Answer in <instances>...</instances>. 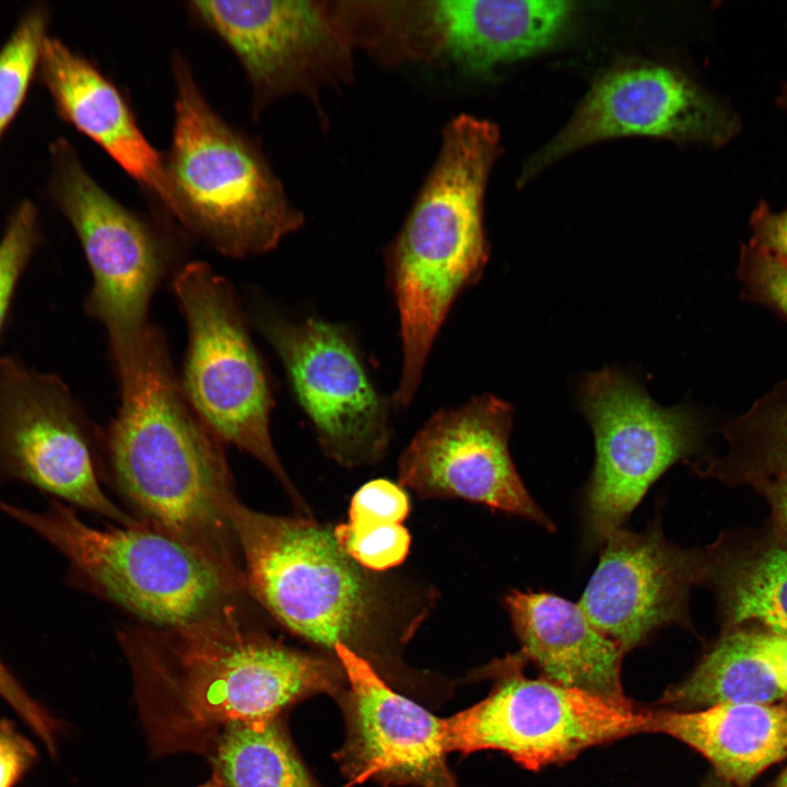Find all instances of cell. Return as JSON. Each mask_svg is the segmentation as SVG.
Wrapping results in <instances>:
<instances>
[{
    "label": "cell",
    "instance_id": "cell-1",
    "mask_svg": "<svg viewBox=\"0 0 787 787\" xmlns=\"http://www.w3.org/2000/svg\"><path fill=\"white\" fill-rule=\"evenodd\" d=\"M136 693L157 752L203 753L225 727L279 717L334 691L341 663L284 645L245 616L242 602L176 627L121 631Z\"/></svg>",
    "mask_w": 787,
    "mask_h": 787
},
{
    "label": "cell",
    "instance_id": "cell-2",
    "mask_svg": "<svg viewBox=\"0 0 787 787\" xmlns=\"http://www.w3.org/2000/svg\"><path fill=\"white\" fill-rule=\"evenodd\" d=\"M114 356L121 406L107 450L119 491L140 520L190 544L244 584L227 461L177 384L164 342L150 328Z\"/></svg>",
    "mask_w": 787,
    "mask_h": 787
},
{
    "label": "cell",
    "instance_id": "cell-3",
    "mask_svg": "<svg viewBox=\"0 0 787 787\" xmlns=\"http://www.w3.org/2000/svg\"><path fill=\"white\" fill-rule=\"evenodd\" d=\"M500 149L498 131L489 121L461 115L448 124L436 163L387 250L401 343L392 398L398 409L412 403L454 303L488 262L483 197Z\"/></svg>",
    "mask_w": 787,
    "mask_h": 787
},
{
    "label": "cell",
    "instance_id": "cell-4",
    "mask_svg": "<svg viewBox=\"0 0 787 787\" xmlns=\"http://www.w3.org/2000/svg\"><path fill=\"white\" fill-rule=\"evenodd\" d=\"M172 141L164 156L180 225L221 254H265L303 223L257 143L228 124L199 87L186 57L172 58Z\"/></svg>",
    "mask_w": 787,
    "mask_h": 787
},
{
    "label": "cell",
    "instance_id": "cell-5",
    "mask_svg": "<svg viewBox=\"0 0 787 787\" xmlns=\"http://www.w3.org/2000/svg\"><path fill=\"white\" fill-rule=\"evenodd\" d=\"M245 592L291 633L334 651L362 646L399 619L396 596L308 517L231 506Z\"/></svg>",
    "mask_w": 787,
    "mask_h": 787
},
{
    "label": "cell",
    "instance_id": "cell-6",
    "mask_svg": "<svg viewBox=\"0 0 787 787\" xmlns=\"http://www.w3.org/2000/svg\"><path fill=\"white\" fill-rule=\"evenodd\" d=\"M0 512L42 536L71 577L153 627H176L242 602L243 583L203 553L145 521L106 529L54 500L32 512L0 500Z\"/></svg>",
    "mask_w": 787,
    "mask_h": 787
},
{
    "label": "cell",
    "instance_id": "cell-7",
    "mask_svg": "<svg viewBox=\"0 0 787 787\" xmlns=\"http://www.w3.org/2000/svg\"><path fill=\"white\" fill-rule=\"evenodd\" d=\"M174 289L189 332L181 387L188 403L220 442L260 461L306 512L271 439L272 393L235 294L203 262L186 265Z\"/></svg>",
    "mask_w": 787,
    "mask_h": 787
},
{
    "label": "cell",
    "instance_id": "cell-8",
    "mask_svg": "<svg viewBox=\"0 0 787 787\" xmlns=\"http://www.w3.org/2000/svg\"><path fill=\"white\" fill-rule=\"evenodd\" d=\"M524 659L508 656L495 663L500 678L491 693L445 719L448 752L498 750L537 771L588 748L651 731L653 710L544 677L529 679L520 670Z\"/></svg>",
    "mask_w": 787,
    "mask_h": 787
},
{
    "label": "cell",
    "instance_id": "cell-9",
    "mask_svg": "<svg viewBox=\"0 0 787 787\" xmlns=\"http://www.w3.org/2000/svg\"><path fill=\"white\" fill-rule=\"evenodd\" d=\"M580 406L595 438L596 459L584 497L585 544L591 550L623 527L650 485L693 455L700 426L684 407L662 408L624 373H589Z\"/></svg>",
    "mask_w": 787,
    "mask_h": 787
},
{
    "label": "cell",
    "instance_id": "cell-10",
    "mask_svg": "<svg viewBox=\"0 0 787 787\" xmlns=\"http://www.w3.org/2000/svg\"><path fill=\"white\" fill-rule=\"evenodd\" d=\"M49 190L73 227L93 275L87 308L106 328L111 349L141 339L149 302L163 271V246L134 211L108 193L63 138L49 148Z\"/></svg>",
    "mask_w": 787,
    "mask_h": 787
},
{
    "label": "cell",
    "instance_id": "cell-11",
    "mask_svg": "<svg viewBox=\"0 0 787 787\" xmlns=\"http://www.w3.org/2000/svg\"><path fill=\"white\" fill-rule=\"evenodd\" d=\"M291 389L325 454L340 465L375 463L391 438L390 404L374 384L348 326L261 315Z\"/></svg>",
    "mask_w": 787,
    "mask_h": 787
},
{
    "label": "cell",
    "instance_id": "cell-12",
    "mask_svg": "<svg viewBox=\"0 0 787 787\" xmlns=\"http://www.w3.org/2000/svg\"><path fill=\"white\" fill-rule=\"evenodd\" d=\"M8 481L118 526L139 521L104 493L84 421L61 380L0 357V484Z\"/></svg>",
    "mask_w": 787,
    "mask_h": 787
},
{
    "label": "cell",
    "instance_id": "cell-13",
    "mask_svg": "<svg viewBox=\"0 0 787 787\" xmlns=\"http://www.w3.org/2000/svg\"><path fill=\"white\" fill-rule=\"evenodd\" d=\"M741 129L739 116L682 72L655 63L618 66L594 82L569 121L526 163L525 183L590 143L650 136L720 146Z\"/></svg>",
    "mask_w": 787,
    "mask_h": 787
},
{
    "label": "cell",
    "instance_id": "cell-14",
    "mask_svg": "<svg viewBox=\"0 0 787 787\" xmlns=\"http://www.w3.org/2000/svg\"><path fill=\"white\" fill-rule=\"evenodd\" d=\"M513 416L512 406L491 393L437 411L403 450L400 485L422 498H462L554 530L512 460Z\"/></svg>",
    "mask_w": 787,
    "mask_h": 787
},
{
    "label": "cell",
    "instance_id": "cell-15",
    "mask_svg": "<svg viewBox=\"0 0 787 787\" xmlns=\"http://www.w3.org/2000/svg\"><path fill=\"white\" fill-rule=\"evenodd\" d=\"M602 545L578 602L595 627L624 654L663 626L691 627L689 597L704 585L708 547L680 548L666 538L659 517L641 532L622 527Z\"/></svg>",
    "mask_w": 787,
    "mask_h": 787
},
{
    "label": "cell",
    "instance_id": "cell-16",
    "mask_svg": "<svg viewBox=\"0 0 787 787\" xmlns=\"http://www.w3.org/2000/svg\"><path fill=\"white\" fill-rule=\"evenodd\" d=\"M334 654L350 684L348 771L386 783L455 787L445 763V719L396 693L349 647L337 645Z\"/></svg>",
    "mask_w": 787,
    "mask_h": 787
},
{
    "label": "cell",
    "instance_id": "cell-17",
    "mask_svg": "<svg viewBox=\"0 0 787 787\" xmlns=\"http://www.w3.org/2000/svg\"><path fill=\"white\" fill-rule=\"evenodd\" d=\"M196 24L235 55L252 90L257 114L275 97L305 87L330 26L312 1H188Z\"/></svg>",
    "mask_w": 787,
    "mask_h": 787
},
{
    "label": "cell",
    "instance_id": "cell-18",
    "mask_svg": "<svg viewBox=\"0 0 787 787\" xmlns=\"http://www.w3.org/2000/svg\"><path fill=\"white\" fill-rule=\"evenodd\" d=\"M37 75L58 115L104 150L173 218L164 156L143 134L120 89L87 58L49 35Z\"/></svg>",
    "mask_w": 787,
    "mask_h": 787
},
{
    "label": "cell",
    "instance_id": "cell-19",
    "mask_svg": "<svg viewBox=\"0 0 787 787\" xmlns=\"http://www.w3.org/2000/svg\"><path fill=\"white\" fill-rule=\"evenodd\" d=\"M521 656L543 677L616 701L624 653L590 622L579 604L545 591L512 590L504 600Z\"/></svg>",
    "mask_w": 787,
    "mask_h": 787
},
{
    "label": "cell",
    "instance_id": "cell-20",
    "mask_svg": "<svg viewBox=\"0 0 787 787\" xmlns=\"http://www.w3.org/2000/svg\"><path fill=\"white\" fill-rule=\"evenodd\" d=\"M575 5L552 0H448L435 3L433 17L449 58L463 72L482 75L557 43L572 24Z\"/></svg>",
    "mask_w": 787,
    "mask_h": 787
},
{
    "label": "cell",
    "instance_id": "cell-21",
    "mask_svg": "<svg viewBox=\"0 0 787 787\" xmlns=\"http://www.w3.org/2000/svg\"><path fill=\"white\" fill-rule=\"evenodd\" d=\"M650 732L682 741L705 756L719 778L747 787L787 760V702L653 712Z\"/></svg>",
    "mask_w": 787,
    "mask_h": 787
},
{
    "label": "cell",
    "instance_id": "cell-22",
    "mask_svg": "<svg viewBox=\"0 0 787 787\" xmlns=\"http://www.w3.org/2000/svg\"><path fill=\"white\" fill-rule=\"evenodd\" d=\"M704 585L717 600L723 633L760 624L787 638V541L772 528L708 547Z\"/></svg>",
    "mask_w": 787,
    "mask_h": 787
},
{
    "label": "cell",
    "instance_id": "cell-23",
    "mask_svg": "<svg viewBox=\"0 0 787 787\" xmlns=\"http://www.w3.org/2000/svg\"><path fill=\"white\" fill-rule=\"evenodd\" d=\"M785 697L743 626L723 633L692 673L669 688L660 702L689 710L726 703L771 704Z\"/></svg>",
    "mask_w": 787,
    "mask_h": 787
},
{
    "label": "cell",
    "instance_id": "cell-24",
    "mask_svg": "<svg viewBox=\"0 0 787 787\" xmlns=\"http://www.w3.org/2000/svg\"><path fill=\"white\" fill-rule=\"evenodd\" d=\"M720 432L728 449L694 462L697 474L730 485L787 475V379L757 399Z\"/></svg>",
    "mask_w": 787,
    "mask_h": 787
},
{
    "label": "cell",
    "instance_id": "cell-25",
    "mask_svg": "<svg viewBox=\"0 0 787 787\" xmlns=\"http://www.w3.org/2000/svg\"><path fill=\"white\" fill-rule=\"evenodd\" d=\"M203 753L223 787H314L279 717L234 723Z\"/></svg>",
    "mask_w": 787,
    "mask_h": 787
},
{
    "label": "cell",
    "instance_id": "cell-26",
    "mask_svg": "<svg viewBox=\"0 0 787 787\" xmlns=\"http://www.w3.org/2000/svg\"><path fill=\"white\" fill-rule=\"evenodd\" d=\"M49 11L28 9L0 48V140L22 107L48 37Z\"/></svg>",
    "mask_w": 787,
    "mask_h": 787
},
{
    "label": "cell",
    "instance_id": "cell-27",
    "mask_svg": "<svg viewBox=\"0 0 787 787\" xmlns=\"http://www.w3.org/2000/svg\"><path fill=\"white\" fill-rule=\"evenodd\" d=\"M339 547L356 563L372 572L402 563L411 538L401 524L349 520L333 528Z\"/></svg>",
    "mask_w": 787,
    "mask_h": 787
},
{
    "label": "cell",
    "instance_id": "cell-28",
    "mask_svg": "<svg viewBox=\"0 0 787 787\" xmlns=\"http://www.w3.org/2000/svg\"><path fill=\"white\" fill-rule=\"evenodd\" d=\"M37 238V210L31 201H23L11 214L0 240V329Z\"/></svg>",
    "mask_w": 787,
    "mask_h": 787
},
{
    "label": "cell",
    "instance_id": "cell-29",
    "mask_svg": "<svg viewBox=\"0 0 787 787\" xmlns=\"http://www.w3.org/2000/svg\"><path fill=\"white\" fill-rule=\"evenodd\" d=\"M744 296L787 319V262L748 242L737 269Z\"/></svg>",
    "mask_w": 787,
    "mask_h": 787
},
{
    "label": "cell",
    "instance_id": "cell-30",
    "mask_svg": "<svg viewBox=\"0 0 787 787\" xmlns=\"http://www.w3.org/2000/svg\"><path fill=\"white\" fill-rule=\"evenodd\" d=\"M410 503L403 489L388 480H374L352 497L349 520L401 524Z\"/></svg>",
    "mask_w": 787,
    "mask_h": 787
},
{
    "label": "cell",
    "instance_id": "cell-31",
    "mask_svg": "<svg viewBox=\"0 0 787 787\" xmlns=\"http://www.w3.org/2000/svg\"><path fill=\"white\" fill-rule=\"evenodd\" d=\"M0 696L44 742L48 752L55 753L57 737L60 732L59 721L27 694L1 660Z\"/></svg>",
    "mask_w": 787,
    "mask_h": 787
},
{
    "label": "cell",
    "instance_id": "cell-32",
    "mask_svg": "<svg viewBox=\"0 0 787 787\" xmlns=\"http://www.w3.org/2000/svg\"><path fill=\"white\" fill-rule=\"evenodd\" d=\"M38 752L15 724L0 719V787H15L34 766Z\"/></svg>",
    "mask_w": 787,
    "mask_h": 787
},
{
    "label": "cell",
    "instance_id": "cell-33",
    "mask_svg": "<svg viewBox=\"0 0 787 787\" xmlns=\"http://www.w3.org/2000/svg\"><path fill=\"white\" fill-rule=\"evenodd\" d=\"M750 243L787 262V209L774 211L761 200L750 215Z\"/></svg>",
    "mask_w": 787,
    "mask_h": 787
},
{
    "label": "cell",
    "instance_id": "cell-34",
    "mask_svg": "<svg viewBox=\"0 0 787 787\" xmlns=\"http://www.w3.org/2000/svg\"><path fill=\"white\" fill-rule=\"evenodd\" d=\"M748 629L755 649L768 665L778 686L787 696V638L765 630Z\"/></svg>",
    "mask_w": 787,
    "mask_h": 787
},
{
    "label": "cell",
    "instance_id": "cell-35",
    "mask_svg": "<svg viewBox=\"0 0 787 787\" xmlns=\"http://www.w3.org/2000/svg\"><path fill=\"white\" fill-rule=\"evenodd\" d=\"M752 488L767 501L773 528L787 541V475L759 481Z\"/></svg>",
    "mask_w": 787,
    "mask_h": 787
},
{
    "label": "cell",
    "instance_id": "cell-36",
    "mask_svg": "<svg viewBox=\"0 0 787 787\" xmlns=\"http://www.w3.org/2000/svg\"><path fill=\"white\" fill-rule=\"evenodd\" d=\"M776 104L779 107L787 108V82L782 85L780 92L776 97Z\"/></svg>",
    "mask_w": 787,
    "mask_h": 787
},
{
    "label": "cell",
    "instance_id": "cell-37",
    "mask_svg": "<svg viewBox=\"0 0 787 787\" xmlns=\"http://www.w3.org/2000/svg\"><path fill=\"white\" fill-rule=\"evenodd\" d=\"M702 787H732L718 776L715 778H709Z\"/></svg>",
    "mask_w": 787,
    "mask_h": 787
},
{
    "label": "cell",
    "instance_id": "cell-38",
    "mask_svg": "<svg viewBox=\"0 0 787 787\" xmlns=\"http://www.w3.org/2000/svg\"><path fill=\"white\" fill-rule=\"evenodd\" d=\"M770 787H787V768L777 777Z\"/></svg>",
    "mask_w": 787,
    "mask_h": 787
},
{
    "label": "cell",
    "instance_id": "cell-39",
    "mask_svg": "<svg viewBox=\"0 0 787 787\" xmlns=\"http://www.w3.org/2000/svg\"><path fill=\"white\" fill-rule=\"evenodd\" d=\"M198 787H223V786L216 777L212 776V778L209 782H207L203 785L198 786Z\"/></svg>",
    "mask_w": 787,
    "mask_h": 787
}]
</instances>
